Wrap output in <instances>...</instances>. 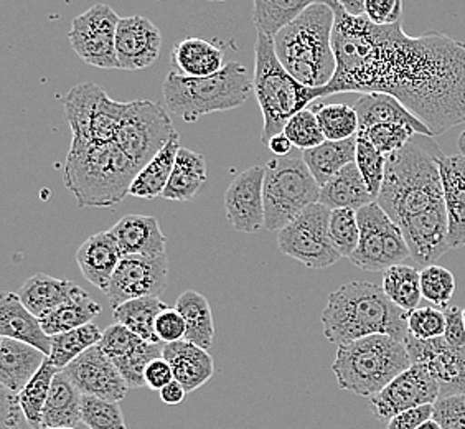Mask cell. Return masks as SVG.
<instances>
[{
  "mask_svg": "<svg viewBox=\"0 0 465 429\" xmlns=\"http://www.w3.org/2000/svg\"><path fill=\"white\" fill-rule=\"evenodd\" d=\"M45 429H48V428H45Z\"/></svg>",
  "mask_w": 465,
  "mask_h": 429,
  "instance_id": "64",
  "label": "cell"
},
{
  "mask_svg": "<svg viewBox=\"0 0 465 429\" xmlns=\"http://www.w3.org/2000/svg\"><path fill=\"white\" fill-rule=\"evenodd\" d=\"M162 357L171 364L173 378L187 394L202 388L215 374V364L210 354L187 340L163 345Z\"/></svg>",
  "mask_w": 465,
  "mask_h": 429,
  "instance_id": "28",
  "label": "cell"
},
{
  "mask_svg": "<svg viewBox=\"0 0 465 429\" xmlns=\"http://www.w3.org/2000/svg\"><path fill=\"white\" fill-rule=\"evenodd\" d=\"M177 135L169 111L149 99L127 103L114 143L143 170Z\"/></svg>",
  "mask_w": 465,
  "mask_h": 429,
  "instance_id": "11",
  "label": "cell"
},
{
  "mask_svg": "<svg viewBox=\"0 0 465 429\" xmlns=\"http://www.w3.org/2000/svg\"><path fill=\"white\" fill-rule=\"evenodd\" d=\"M161 50V30L149 18L131 15L119 20L116 34L117 70H145L159 60Z\"/></svg>",
  "mask_w": 465,
  "mask_h": 429,
  "instance_id": "21",
  "label": "cell"
},
{
  "mask_svg": "<svg viewBox=\"0 0 465 429\" xmlns=\"http://www.w3.org/2000/svg\"><path fill=\"white\" fill-rule=\"evenodd\" d=\"M101 311H103L101 305L96 301H93L90 294L84 291L83 294L74 297L70 303L60 305L58 309L46 314L45 317L40 319V322L44 325V331L50 337H54L58 334L74 331L83 325L93 324V319L98 317Z\"/></svg>",
  "mask_w": 465,
  "mask_h": 429,
  "instance_id": "39",
  "label": "cell"
},
{
  "mask_svg": "<svg viewBox=\"0 0 465 429\" xmlns=\"http://www.w3.org/2000/svg\"><path fill=\"white\" fill-rule=\"evenodd\" d=\"M175 309L182 314L187 324L185 340L200 349H210L215 339V324L212 305L205 295L193 289H187L179 295Z\"/></svg>",
  "mask_w": 465,
  "mask_h": 429,
  "instance_id": "36",
  "label": "cell"
},
{
  "mask_svg": "<svg viewBox=\"0 0 465 429\" xmlns=\"http://www.w3.org/2000/svg\"><path fill=\"white\" fill-rule=\"evenodd\" d=\"M432 420L442 429H465V394L439 398Z\"/></svg>",
  "mask_w": 465,
  "mask_h": 429,
  "instance_id": "51",
  "label": "cell"
},
{
  "mask_svg": "<svg viewBox=\"0 0 465 429\" xmlns=\"http://www.w3.org/2000/svg\"><path fill=\"white\" fill-rule=\"evenodd\" d=\"M81 413L86 429H127L119 403L83 394Z\"/></svg>",
  "mask_w": 465,
  "mask_h": 429,
  "instance_id": "47",
  "label": "cell"
},
{
  "mask_svg": "<svg viewBox=\"0 0 465 429\" xmlns=\"http://www.w3.org/2000/svg\"><path fill=\"white\" fill-rule=\"evenodd\" d=\"M439 153L430 137L420 135L391 154L376 198V204L401 228L412 260L424 268L450 251Z\"/></svg>",
  "mask_w": 465,
  "mask_h": 429,
  "instance_id": "2",
  "label": "cell"
},
{
  "mask_svg": "<svg viewBox=\"0 0 465 429\" xmlns=\"http://www.w3.org/2000/svg\"><path fill=\"white\" fill-rule=\"evenodd\" d=\"M329 5L337 70L323 88L327 96L390 95L434 137L465 125V42L438 32L410 36L401 24L378 27L367 17H350L337 0Z\"/></svg>",
  "mask_w": 465,
  "mask_h": 429,
  "instance_id": "1",
  "label": "cell"
},
{
  "mask_svg": "<svg viewBox=\"0 0 465 429\" xmlns=\"http://www.w3.org/2000/svg\"><path fill=\"white\" fill-rule=\"evenodd\" d=\"M101 339H103V331L96 324H88L80 329L58 334L52 337V354L48 360L58 370H64L86 350L99 345Z\"/></svg>",
  "mask_w": 465,
  "mask_h": 429,
  "instance_id": "40",
  "label": "cell"
},
{
  "mask_svg": "<svg viewBox=\"0 0 465 429\" xmlns=\"http://www.w3.org/2000/svg\"><path fill=\"white\" fill-rule=\"evenodd\" d=\"M373 202L376 200L371 197L355 162L341 170L333 179L329 180L321 188V198H319V204L327 206L329 210L347 208L355 212Z\"/></svg>",
  "mask_w": 465,
  "mask_h": 429,
  "instance_id": "32",
  "label": "cell"
},
{
  "mask_svg": "<svg viewBox=\"0 0 465 429\" xmlns=\"http://www.w3.org/2000/svg\"><path fill=\"white\" fill-rule=\"evenodd\" d=\"M403 2L401 0H367V18L378 27H390L401 24Z\"/></svg>",
  "mask_w": 465,
  "mask_h": 429,
  "instance_id": "53",
  "label": "cell"
},
{
  "mask_svg": "<svg viewBox=\"0 0 465 429\" xmlns=\"http://www.w3.org/2000/svg\"><path fill=\"white\" fill-rule=\"evenodd\" d=\"M284 135L291 139V143L297 151L304 153L313 147H319L321 144L325 143V135H323L321 125L317 121V116L312 109H304L301 113H297L289 123H287Z\"/></svg>",
  "mask_w": 465,
  "mask_h": 429,
  "instance_id": "48",
  "label": "cell"
},
{
  "mask_svg": "<svg viewBox=\"0 0 465 429\" xmlns=\"http://www.w3.org/2000/svg\"><path fill=\"white\" fill-rule=\"evenodd\" d=\"M333 25L335 14L329 2H312L274 38L279 62L307 88H325L335 75Z\"/></svg>",
  "mask_w": 465,
  "mask_h": 429,
  "instance_id": "5",
  "label": "cell"
},
{
  "mask_svg": "<svg viewBox=\"0 0 465 429\" xmlns=\"http://www.w3.org/2000/svg\"><path fill=\"white\" fill-rule=\"evenodd\" d=\"M264 177L266 169L252 165L240 172L224 192L226 218L236 232L251 234L266 226Z\"/></svg>",
  "mask_w": 465,
  "mask_h": 429,
  "instance_id": "19",
  "label": "cell"
},
{
  "mask_svg": "<svg viewBox=\"0 0 465 429\" xmlns=\"http://www.w3.org/2000/svg\"><path fill=\"white\" fill-rule=\"evenodd\" d=\"M99 347L114 364L119 374L124 376L129 388L145 386V368L153 360L162 357L163 354V344H153L141 339L134 332L125 329L121 324H113L106 331H103Z\"/></svg>",
  "mask_w": 465,
  "mask_h": 429,
  "instance_id": "18",
  "label": "cell"
},
{
  "mask_svg": "<svg viewBox=\"0 0 465 429\" xmlns=\"http://www.w3.org/2000/svg\"><path fill=\"white\" fill-rule=\"evenodd\" d=\"M127 111L94 83H80L64 98V116L72 127L73 139L114 141L117 129Z\"/></svg>",
  "mask_w": 465,
  "mask_h": 429,
  "instance_id": "12",
  "label": "cell"
},
{
  "mask_svg": "<svg viewBox=\"0 0 465 429\" xmlns=\"http://www.w3.org/2000/svg\"><path fill=\"white\" fill-rule=\"evenodd\" d=\"M341 4L350 17H367V0H341Z\"/></svg>",
  "mask_w": 465,
  "mask_h": 429,
  "instance_id": "60",
  "label": "cell"
},
{
  "mask_svg": "<svg viewBox=\"0 0 465 429\" xmlns=\"http://www.w3.org/2000/svg\"><path fill=\"white\" fill-rule=\"evenodd\" d=\"M408 329L414 339L432 340L444 337L446 314L438 307H418L408 313Z\"/></svg>",
  "mask_w": 465,
  "mask_h": 429,
  "instance_id": "50",
  "label": "cell"
},
{
  "mask_svg": "<svg viewBox=\"0 0 465 429\" xmlns=\"http://www.w3.org/2000/svg\"><path fill=\"white\" fill-rule=\"evenodd\" d=\"M444 314H446L444 339L448 340L449 344L454 345V347H464V309H459L457 305H449Z\"/></svg>",
  "mask_w": 465,
  "mask_h": 429,
  "instance_id": "57",
  "label": "cell"
},
{
  "mask_svg": "<svg viewBox=\"0 0 465 429\" xmlns=\"http://www.w3.org/2000/svg\"><path fill=\"white\" fill-rule=\"evenodd\" d=\"M169 279L167 253L159 256H123L108 291L109 304L116 309L141 297H161Z\"/></svg>",
  "mask_w": 465,
  "mask_h": 429,
  "instance_id": "15",
  "label": "cell"
},
{
  "mask_svg": "<svg viewBox=\"0 0 465 429\" xmlns=\"http://www.w3.org/2000/svg\"><path fill=\"white\" fill-rule=\"evenodd\" d=\"M439 172L444 188L450 250L465 246V155L439 153Z\"/></svg>",
  "mask_w": 465,
  "mask_h": 429,
  "instance_id": "22",
  "label": "cell"
},
{
  "mask_svg": "<svg viewBox=\"0 0 465 429\" xmlns=\"http://www.w3.org/2000/svg\"><path fill=\"white\" fill-rule=\"evenodd\" d=\"M420 293L426 301L446 311L456 293V277L439 264H430L420 271Z\"/></svg>",
  "mask_w": 465,
  "mask_h": 429,
  "instance_id": "44",
  "label": "cell"
},
{
  "mask_svg": "<svg viewBox=\"0 0 465 429\" xmlns=\"http://www.w3.org/2000/svg\"><path fill=\"white\" fill-rule=\"evenodd\" d=\"M206 179L205 155L187 147H180L171 180L162 198L172 202H190L205 185Z\"/></svg>",
  "mask_w": 465,
  "mask_h": 429,
  "instance_id": "33",
  "label": "cell"
},
{
  "mask_svg": "<svg viewBox=\"0 0 465 429\" xmlns=\"http://www.w3.org/2000/svg\"><path fill=\"white\" fill-rule=\"evenodd\" d=\"M159 394H161L162 402L165 403V404L175 406V404H180V403L183 402L187 398L188 394L187 390L177 380H173L172 384L163 386Z\"/></svg>",
  "mask_w": 465,
  "mask_h": 429,
  "instance_id": "58",
  "label": "cell"
},
{
  "mask_svg": "<svg viewBox=\"0 0 465 429\" xmlns=\"http://www.w3.org/2000/svg\"><path fill=\"white\" fill-rule=\"evenodd\" d=\"M165 106L173 116L195 123L212 113H223L244 105L254 85L242 63H226L222 72L206 78H188L171 72L162 85Z\"/></svg>",
  "mask_w": 465,
  "mask_h": 429,
  "instance_id": "6",
  "label": "cell"
},
{
  "mask_svg": "<svg viewBox=\"0 0 465 429\" xmlns=\"http://www.w3.org/2000/svg\"><path fill=\"white\" fill-rule=\"evenodd\" d=\"M358 135H365L370 143L375 145L376 151L390 157L391 154L404 149L414 139V129L410 125H375Z\"/></svg>",
  "mask_w": 465,
  "mask_h": 429,
  "instance_id": "49",
  "label": "cell"
},
{
  "mask_svg": "<svg viewBox=\"0 0 465 429\" xmlns=\"http://www.w3.org/2000/svg\"><path fill=\"white\" fill-rule=\"evenodd\" d=\"M167 307L169 305L161 297H141L113 309V317L116 324L124 325L125 329L134 332L141 339L161 344L155 335V321Z\"/></svg>",
  "mask_w": 465,
  "mask_h": 429,
  "instance_id": "37",
  "label": "cell"
},
{
  "mask_svg": "<svg viewBox=\"0 0 465 429\" xmlns=\"http://www.w3.org/2000/svg\"><path fill=\"white\" fill-rule=\"evenodd\" d=\"M312 2L302 0H254L252 4V22L260 35L268 38L276 36L289 27Z\"/></svg>",
  "mask_w": 465,
  "mask_h": 429,
  "instance_id": "38",
  "label": "cell"
},
{
  "mask_svg": "<svg viewBox=\"0 0 465 429\" xmlns=\"http://www.w3.org/2000/svg\"><path fill=\"white\" fill-rule=\"evenodd\" d=\"M386 161L388 157L376 151L375 145L368 141L365 135H357V164L361 177L367 184L371 197L378 198L381 185L385 180Z\"/></svg>",
  "mask_w": 465,
  "mask_h": 429,
  "instance_id": "45",
  "label": "cell"
},
{
  "mask_svg": "<svg viewBox=\"0 0 465 429\" xmlns=\"http://www.w3.org/2000/svg\"><path fill=\"white\" fill-rule=\"evenodd\" d=\"M172 63L180 75L188 78H206L223 70V50L205 38L188 36L173 46Z\"/></svg>",
  "mask_w": 465,
  "mask_h": 429,
  "instance_id": "31",
  "label": "cell"
},
{
  "mask_svg": "<svg viewBox=\"0 0 465 429\" xmlns=\"http://www.w3.org/2000/svg\"><path fill=\"white\" fill-rule=\"evenodd\" d=\"M412 365H422L438 382L439 398L465 394V345L454 347L444 337L404 340Z\"/></svg>",
  "mask_w": 465,
  "mask_h": 429,
  "instance_id": "16",
  "label": "cell"
},
{
  "mask_svg": "<svg viewBox=\"0 0 465 429\" xmlns=\"http://www.w3.org/2000/svg\"><path fill=\"white\" fill-rule=\"evenodd\" d=\"M323 335L339 347L370 335L403 342L410 335L408 313L394 305L383 287L351 281L329 294L322 313Z\"/></svg>",
  "mask_w": 465,
  "mask_h": 429,
  "instance_id": "3",
  "label": "cell"
},
{
  "mask_svg": "<svg viewBox=\"0 0 465 429\" xmlns=\"http://www.w3.org/2000/svg\"><path fill=\"white\" fill-rule=\"evenodd\" d=\"M464 325H465V309H464Z\"/></svg>",
  "mask_w": 465,
  "mask_h": 429,
  "instance_id": "63",
  "label": "cell"
},
{
  "mask_svg": "<svg viewBox=\"0 0 465 429\" xmlns=\"http://www.w3.org/2000/svg\"><path fill=\"white\" fill-rule=\"evenodd\" d=\"M459 149H460V154L465 155V131L460 135V137H459Z\"/></svg>",
  "mask_w": 465,
  "mask_h": 429,
  "instance_id": "62",
  "label": "cell"
},
{
  "mask_svg": "<svg viewBox=\"0 0 465 429\" xmlns=\"http://www.w3.org/2000/svg\"><path fill=\"white\" fill-rule=\"evenodd\" d=\"M418 429H442L439 426L438 423L434 420L426 421V423H422L420 428Z\"/></svg>",
  "mask_w": 465,
  "mask_h": 429,
  "instance_id": "61",
  "label": "cell"
},
{
  "mask_svg": "<svg viewBox=\"0 0 465 429\" xmlns=\"http://www.w3.org/2000/svg\"><path fill=\"white\" fill-rule=\"evenodd\" d=\"M357 214L360 243L350 256L351 264L368 273H385L411 256L401 228L376 202L363 206Z\"/></svg>",
  "mask_w": 465,
  "mask_h": 429,
  "instance_id": "10",
  "label": "cell"
},
{
  "mask_svg": "<svg viewBox=\"0 0 465 429\" xmlns=\"http://www.w3.org/2000/svg\"><path fill=\"white\" fill-rule=\"evenodd\" d=\"M173 380L175 378H173V370H172L171 364L163 357L153 360L143 372L145 386H149L153 392H161L163 386L172 384Z\"/></svg>",
  "mask_w": 465,
  "mask_h": 429,
  "instance_id": "55",
  "label": "cell"
},
{
  "mask_svg": "<svg viewBox=\"0 0 465 429\" xmlns=\"http://www.w3.org/2000/svg\"><path fill=\"white\" fill-rule=\"evenodd\" d=\"M0 335L32 345L44 352L46 357L52 354V337L15 293L0 295Z\"/></svg>",
  "mask_w": 465,
  "mask_h": 429,
  "instance_id": "24",
  "label": "cell"
},
{
  "mask_svg": "<svg viewBox=\"0 0 465 429\" xmlns=\"http://www.w3.org/2000/svg\"><path fill=\"white\" fill-rule=\"evenodd\" d=\"M155 335L163 345L185 340L187 324L175 307H167L162 311L155 321Z\"/></svg>",
  "mask_w": 465,
  "mask_h": 429,
  "instance_id": "52",
  "label": "cell"
},
{
  "mask_svg": "<svg viewBox=\"0 0 465 429\" xmlns=\"http://www.w3.org/2000/svg\"><path fill=\"white\" fill-rule=\"evenodd\" d=\"M62 372L84 396L119 403L124 400L129 392L124 376L119 374L99 345L86 350Z\"/></svg>",
  "mask_w": 465,
  "mask_h": 429,
  "instance_id": "20",
  "label": "cell"
},
{
  "mask_svg": "<svg viewBox=\"0 0 465 429\" xmlns=\"http://www.w3.org/2000/svg\"><path fill=\"white\" fill-rule=\"evenodd\" d=\"M121 18L106 4L93 5L73 18L68 40L83 62L103 70H117L116 34Z\"/></svg>",
  "mask_w": 465,
  "mask_h": 429,
  "instance_id": "14",
  "label": "cell"
},
{
  "mask_svg": "<svg viewBox=\"0 0 465 429\" xmlns=\"http://www.w3.org/2000/svg\"><path fill=\"white\" fill-rule=\"evenodd\" d=\"M434 404H426L414 410L400 413L393 420L388 421L386 429H418L422 423L432 420Z\"/></svg>",
  "mask_w": 465,
  "mask_h": 429,
  "instance_id": "56",
  "label": "cell"
},
{
  "mask_svg": "<svg viewBox=\"0 0 465 429\" xmlns=\"http://www.w3.org/2000/svg\"><path fill=\"white\" fill-rule=\"evenodd\" d=\"M252 85L264 119L261 141L266 144L272 135H281L287 123L313 99L327 96L323 88H307L292 78L279 62L274 40L260 34L254 45Z\"/></svg>",
  "mask_w": 465,
  "mask_h": 429,
  "instance_id": "7",
  "label": "cell"
},
{
  "mask_svg": "<svg viewBox=\"0 0 465 429\" xmlns=\"http://www.w3.org/2000/svg\"><path fill=\"white\" fill-rule=\"evenodd\" d=\"M383 291L388 299L403 309L404 313H411L418 309L420 303V273L412 266L398 264L386 269L383 273Z\"/></svg>",
  "mask_w": 465,
  "mask_h": 429,
  "instance_id": "42",
  "label": "cell"
},
{
  "mask_svg": "<svg viewBox=\"0 0 465 429\" xmlns=\"http://www.w3.org/2000/svg\"><path fill=\"white\" fill-rule=\"evenodd\" d=\"M312 111L321 125L325 141H345L357 137L360 121L355 107L349 105H317Z\"/></svg>",
  "mask_w": 465,
  "mask_h": 429,
  "instance_id": "43",
  "label": "cell"
},
{
  "mask_svg": "<svg viewBox=\"0 0 465 429\" xmlns=\"http://www.w3.org/2000/svg\"><path fill=\"white\" fill-rule=\"evenodd\" d=\"M355 111L360 121V131H365L375 125H401L412 127L416 135L430 137V139L434 137L428 125L390 95H381V93L361 95L355 105Z\"/></svg>",
  "mask_w": 465,
  "mask_h": 429,
  "instance_id": "29",
  "label": "cell"
},
{
  "mask_svg": "<svg viewBox=\"0 0 465 429\" xmlns=\"http://www.w3.org/2000/svg\"><path fill=\"white\" fill-rule=\"evenodd\" d=\"M305 165L311 170L313 179L322 188L341 170L357 159V137L345 141H325L319 147L302 153Z\"/></svg>",
  "mask_w": 465,
  "mask_h": 429,
  "instance_id": "34",
  "label": "cell"
},
{
  "mask_svg": "<svg viewBox=\"0 0 465 429\" xmlns=\"http://www.w3.org/2000/svg\"><path fill=\"white\" fill-rule=\"evenodd\" d=\"M411 365L403 342L370 335L339 347L331 370L341 390L371 398Z\"/></svg>",
  "mask_w": 465,
  "mask_h": 429,
  "instance_id": "8",
  "label": "cell"
},
{
  "mask_svg": "<svg viewBox=\"0 0 465 429\" xmlns=\"http://www.w3.org/2000/svg\"><path fill=\"white\" fill-rule=\"evenodd\" d=\"M264 169V228L281 232L305 208L319 204L321 187L297 149L287 157L269 161Z\"/></svg>",
  "mask_w": 465,
  "mask_h": 429,
  "instance_id": "9",
  "label": "cell"
},
{
  "mask_svg": "<svg viewBox=\"0 0 465 429\" xmlns=\"http://www.w3.org/2000/svg\"><path fill=\"white\" fill-rule=\"evenodd\" d=\"M139 172L114 141L73 139L63 180L80 208H113L129 195Z\"/></svg>",
  "mask_w": 465,
  "mask_h": 429,
  "instance_id": "4",
  "label": "cell"
},
{
  "mask_svg": "<svg viewBox=\"0 0 465 429\" xmlns=\"http://www.w3.org/2000/svg\"><path fill=\"white\" fill-rule=\"evenodd\" d=\"M123 253L113 233L99 232L90 236L76 251V263L84 279L103 293L108 291Z\"/></svg>",
  "mask_w": 465,
  "mask_h": 429,
  "instance_id": "25",
  "label": "cell"
},
{
  "mask_svg": "<svg viewBox=\"0 0 465 429\" xmlns=\"http://www.w3.org/2000/svg\"><path fill=\"white\" fill-rule=\"evenodd\" d=\"M180 147H182L180 135L177 133V135H173L169 143L163 145L161 153L157 154L153 161L149 162L137 174V177L129 190V195L135 198H145V200L162 197L169 180H171L172 170L177 161Z\"/></svg>",
  "mask_w": 465,
  "mask_h": 429,
  "instance_id": "35",
  "label": "cell"
},
{
  "mask_svg": "<svg viewBox=\"0 0 465 429\" xmlns=\"http://www.w3.org/2000/svg\"><path fill=\"white\" fill-rule=\"evenodd\" d=\"M109 232L123 256H159L167 253V240L155 216L125 214Z\"/></svg>",
  "mask_w": 465,
  "mask_h": 429,
  "instance_id": "23",
  "label": "cell"
},
{
  "mask_svg": "<svg viewBox=\"0 0 465 429\" xmlns=\"http://www.w3.org/2000/svg\"><path fill=\"white\" fill-rule=\"evenodd\" d=\"M439 384L422 365H411L380 394L370 398L371 412L380 421L393 420L400 413L438 402Z\"/></svg>",
  "mask_w": 465,
  "mask_h": 429,
  "instance_id": "17",
  "label": "cell"
},
{
  "mask_svg": "<svg viewBox=\"0 0 465 429\" xmlns=\"http://www.w3.org/2000/svg\"><path fill=\"white\" fill-rule=\"evenodd\" d=\"M83 293L84 289H81L73 281L40 273L35 276L28 277L18 289L17 294L28 311L38 319H42L46 314L58 309L60 305L70 303Z\"/></svg>",
  "mask_w": 465,
  "mask_h": 429,
  "instance_id": "26",
  "label": "cell"
},
{
  "mask_svg": "<svg viewBox=\"0 0 465 429\" xmlns=\"http://www.w3.org/2000/svg\"><path fill=\"white\" fill-rule=\"evenodd\" d=\"M48 357L44 352L18 340L0 339V384L14 394H20L36 375Z\"/></svg>",
  "mask_w": 465,
  "mask_h": 429,
  "instance_id": "27",
  "label": "cell"
},
{
  "mask_svg": "<svg viewBox=\"0 0 465 429\" xmlns=\"http://www.w3.org/2000/svg\"><path fill=\"white\" fill-rule=\"evenodd\" d=\"M331 210L313 204L278 234L279 251L305 268L327 269L341 260L329 234Z\"/></svg>",
  "mask_w": 465,
  "mask_h": 429,
  "instance_id": "13",
  "label": "cell"
},
{
  "mask_svg": "<svg viewBox=\"0 0 465 429\" xmlns=\"http://www.w3.org/2000/svg\"><path fill=\"white\" fill-rule=\"evenodd\" d=\"M58 372L62 370H58L50 360H46L36 372V375L28 382L27 386L18 394L24 416L34 429H42L45 404L52 392L54 378Z\"/></svg>",
  "mask_w": 465,
  "mask_h": 429,
  "instance_id": "41",
  "label": "cell"
},
{
  "mask_svg": "<svg viewBox=\"0 0 465 429\" xmlns=\"http://www.w3.org/2000/svg\"><path fill=\"white\" fill-rule=\"evenodd\" d=\"M268 147L269 151L274 154L276 157H287V155H291V154L295 151V147L292 145V143H291V139H289L284 133L272 135V137L269 139Z\"/></svg>",
  "mask_w": 465,
  "mask_h": 429,
  "instance_id": "59",
  "label": "cell"
},
{
  "mask_svg": "<svg viewBox=\"0 0 465 429\" xmlns=\"http://www.w3.org/2000/svg\"><path fill=\"white\" fill-rule=\"evenodd\" d=\"M22 406L18 394L0 388V429H22Z\"/></svg>",
  "mask_w": 465,
  "mask_h": 429,
  "instance_id": "54",
  "label": "cell"
},
{
  "mask_svg": "<svg viewBox=\"0 0 465 429\" xmlns=\"http://www.w3.org/2000/svg\"><path fill=\"white\" fill-rule=\"evenodd\" d=\"M329 234L333 248L341 258H349L355 253L360 243V224L355 210H331Z\"/></svg>",
  "mask_w": 465,
  "mask_h": 429,
  "instance_id": "46",
  "label": "cell"
},
{
  "mask_svg": "<svg viewBox=\"0 0 465 429\" xmlns=\"http://www.w3.org/2000/svg\"><path fill=\"white\" fill-rule=\"evenodd\" d=\"M83 394L72 380L58 372L44 412L42 429H84L81 413Z\"/></svg>",
  "mask_w": 465,
  "mask_h": 429,
  "instance_id": "30",
  "label": "cell"
}]
</instances>
